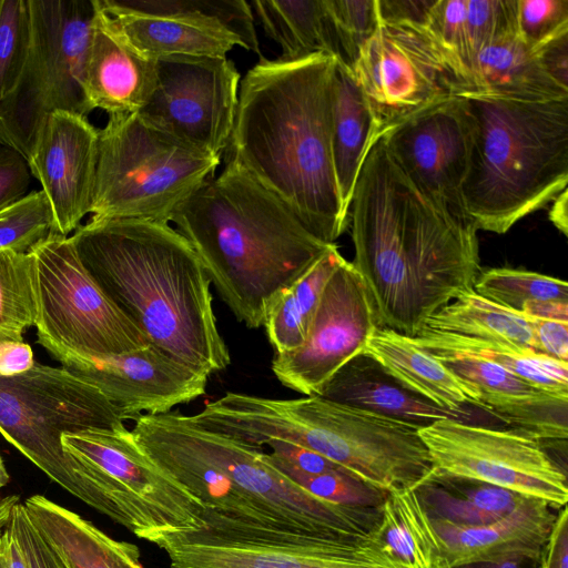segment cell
<instances>
[{
  "label": "cell",
  "mask_w": 568,
  "mask_h": 568,
  "mask_svg": "<svg viewBox=\"0 0 568 568\" xmlns=\"http://www.w3.org/2000/svg\"><path fill=\"white\" fill-rule=\"evenodd\" d=\"M348 222L352 264L379 327L414 337L430 315L474 291L481 271L477 227L418 191L382 136L359 170Z\"/></svg>",
  "instance_id": "obj_1"
},
{
  "label": "cell",
  "mask_w": 568,
  "mask_h": 568,
  "mask_svg": "<svg viewBox=\"0 0 568 568\" xmlns=\"http://www.w3.org/2000/svg\"><path fill=\"white\" fill-rule=\"evenodd\" d=\"M335 58L261 57L240 82L225 163L280 199L323 242L348 224L332 154Z\"/></svg>",
  "instance_id": "obj_2"
},
{
  "label": "cell",
  "mask_w": 568,
  "mask_h": 568,
  "mask_svg": "<svg viewBox=\"0 0 568 568\" xmlns=\"http://www.w3.org/2000/svg\"><path fill=\"white\" fill-rule=\"evenodd\" d=\"M93 280L149 343L211 375L231 356L212 305L211 281L169 223L90 219L71 235Z\"/></svg>",
  "instance_id": "obj_3"
},
{
  "label": "cell",
  "mask_w": 568,
  "mask_h": 568,
  "mask_svg": "<svg viewBox=\"0 0 568 568\" xmlns=\"http://www.w3.org/2000/svg\"><path fill=\"white\" fill-rule=\"evenodd\" d=\"M171 222L248 328L263 326L277 298L332 245L232 163L184 201Z\"/></svg>",
  "instance_id": "obj_4"
},
{
  "label": "cell",
  "mask_w": 568,
  "mask_h": 568,
  "mask_svg": "<svg viewBox=\"0 0 568 568\" xmlns=\"http://www.w3.org/2000/svg\"><path fill=\"white\" fill-rule=\"evenodd\" d=\"M201 426L263 449L272 440L316 452L386 490L414 488L434 469L418 426L325 399L227 392L200 413Z\"/></svg>",
  "instance_id": "obj_5"
},
{
  "label": "cell",
  "mask_w": 568,
  "mask_h": 568,
  "mask_svg": "<svg viewBox=\"0 0 568 568\" xmlns=\"http://www.w3.org/2000/svg\"><path fill=\"white\" fill-rule=\"evenodd\" d=\"M462 97L474 119L465 213L477 230L505 234L567 189L568 98Z\"/></svg>",
  "instance_id": "obj_6"
},
{
  "label": "cell",
  "mask_w": 568,
  "mask_h": 568,
  "mask_svg": "<svg viewBox=\"0 0 568 568\" xmlns=\"http://www.w3.org/2000/svg\"><path fill=\"white\" fill-rule=\"evenodd\" d=\"M120 412L95 387L65 368L34 363L19 375L0 376V433L68 493L111 517L104 474L62 446L63 434L121 433Z\"/></svg>",
  "instance_id": "obj_7"
},
{
  "label": "cell",
  "mask_w": 568,
  "mask_h": 568,
  "mask_svg": "<svg viewBox=\"0 0 568 568\" xmlns=\"http://www.w3.org/2000/svg\"><path fill=\"white\" fill-rule=\"evenodd\" d=\"M220 163L138 113L109 115L99 130L91 219L170 223Z\"/></svg>",
  "instance_id": "obj_8"
},
{
  "label": "cell",
  "mask_w": 568,
  "mask_h": 568,
  "mask_svg": "<svg viewBox=\"0 0 568 568\" xmlns=\"http://www.w3.org/2000/svg\"><path fill=\"white\" fill-rule=\"evenodd\" d=\"M32 38L13 91L0 102V145L28 163L45 119L67 111L88 116L84 63L97 0H29Z\"/></svg>",
  "instance_id": "obj_9"
},
{
  "label": "cell",
  "mask_w": 568,
  "mask_h": 568,
  "mask_svg": "<svg viewBox=\"0 0 568 568\" xmlns=\"http://www.w3.org/2000/svg\"><path fill=\"white\" fill-rule=\"evenodd\" d=\"M34 258L38 343L51 355L104 358L146 347L148 337L104 294L71 236L52 233Z\"/></svg>",
  "instance_id": "obj_10"
},
{
  "label": "cell",
  "mask_w": 568,
  "mask_h": 568,
  "mask_svg": "<svg viewBox=\"0 0 568 568\" xmlns=\"http://www.w3.org/2000/svg\"><path fill=\"white\" fill-rule=\"evenodd\" d=\"M352 72L378 138L423 110L470 90L462 65L424 27L409 23L379 22Z\"/></svg>",
  "instance_id": "obj_11"
},
{
  "label": "cell",
  "mask_w": 568,
  "mask_h": 568,
  "mask_svg": "<svg viewBox=\"0 0 568 568\" xmlns=\"http://www.w3.org/2000/svg\"><path fill=\"white\" fill-rule=\"evenodd\" d=\"M62 446L105 475L118 524L138 538L156 544L204 528L203 504L149 458L131 430L63 434Z\"/></svg>",
  "instance_id": "obj_12"
},
{
  "label": "cell",
  "mask_w": 568,
  "mask_h": 568,
  "mask_svg": "<svg viewBox=\"0 0 568 568\" xmlns=\"http://www.w3.org/2000/svg\"><path fill=\"white\" fill-rule=\"evenodd\" d=\"M111 28L140 55L225 58L234 47L260 54L244 0H97Z\"/></svg>",
  "instance_id": "obj_13"
},
{
  "label": "cell",
  "mask_w": 568,
  "mask_h": 568,
  "mask_svg": "<svg viewBox=\"0 0 568 568\" xmlns=\"http://www.w3.org/2000/svg\"><path fill=\"white\" fill-rule=\"evenodd\" d=\"M169 568H399L369 537H324L234 526L169 535Z\"/></svg>",
  "instance_id": "obj_14"
},
{
  "label": "cell",
  "mask_w": 568,
  "mask_h": 568,
  "mask_svg": "<svg viewBox=\"0 0 568 568\" xmlns=\"http://www.w3.org/2000/svg\"><path fill=\"white\" fill-rule=\"evenodd\" d=\"M418 433L436 470L541 499L554 509L567 506V470L536 439L455 418L434 422Z\"/></svg>",
  "instance_id": "obj_15"
},
{
  "label": "cell",
  "mask_w": 568,
  "mask_h": 568,
  "mask_svg": "<svg viewBox=\"0 0 568 568\" xmlns=\"http://www.w3.org/2000/svg\"><path fill=\"white\" fill-rule=\"evenodd\" d=\"M156 62L155 89L138 114L182 143L222 159L241 82L233 61L227 57H178Z\"/></svg>",
  "instance_id": "obj_16"
},
{
  "label": "cell",
  "mask_w": 568,
  "mask_h": 568,
  "mask_svg": "<svg viewBox=\"0 0 568 568\" xmlns=\"http://www.w3.org/2000/svg\"><path fill=\"white\" fill-rule=\"evenodd\" d=\"M377 327L367 286L345 260L321 295L304 343L275 353L272 371L283 386L305 396L318 395L335 372L363 352Z\"/></svg>",
  "instance_id": "obj_17"
},
{
  "label": "cell",
  "mask_w": 568,
  "mask_h": 568,
  "mask_svg": "<svg viewBox=\"0 0 568 568\" xmlns=\"http://www.w3.org/2000/svg\"><path fill=\"white\" fill-rule=\"evenodd\" d=\"M381 136L394 162L418 191L442 209L469 220L463 185L473 150L474 119L464 97L425 109Z\"/></svg>",
  "instance_id": "obj_18"
},
{
  "label": "cell",
  "mask_w": 568,
  "mask_h": 568,
  "mask_svg": "<svg viewBox=\"0 0 568 568\" xmlns=\"http://www.w3.org/2000/svg\"><path fill=\"white\" fill-rule=\"evenodd\" d=\"M75 377L99 389L124 420L169 413L205 394L209 375L146 347L104 358L51 355Z\"/></svg>",
  "instance_id": "obj_19"
},
{
  "label": "cell",
  "mask_w": 568,
  "mask_h": 568,
  "mask_svg": "<svg viewBox=\"0 0 568 568\" xmlns=\"http://www.w3.org/2000/svg\"><path fill=\"white\" fill-rule=\"evenodd\" d=\"M99 129L87 116L57 111L44 121L30 173L41 184L54 220V233L68 236L91 212Z\"/></svg>",
  "instance_id": "obj_20"
},
{
  "label": "cell",
  "mask_w": 568,
  "mask_h": 568,
  "mask_svg": "<svg viewBox=\"0 0 568 568\" xmlns=\"http://www.w3.org/2000/svg\"><path fill=\"white\" fill-rule=\"evenodd\" d=\"M466 387L474 406L509 429L544 443L567 442L568 398L540 390L501 366L478 357L428 352Z\"/></svg>",
  "instance_id": "obj_21"
},
{
  "label": "cell",
  "mask_w": 568,
  "mask_h": 568,
  "mask_svg": "<svg viewBox=\"0 0 568 568\" xmlns=\"http://www.w3.org/2000/svg\"><path fill=\"white\" fill-rule=\"evenodd\" d=\"M545 500L526 497L510 514L481 526L430 520L439 547L438 568L528 555L540 557L556 516Z\"/></svg>",
  "instance_id": "obj_22"
},
{
  "label": "cell",
  "mask_w": 568,
  "mask_h": 568,
  "mask_svg": "<svg viewBox=\"0 0 568 568\" xmlns=\"http://www.w3.org/2000/svg\"><path fill=\"white\" fill-rule=\"evenodd\" d=\"M156 75L158 62L134 51L111 28L97 1L84 63V90L92 111L138 113L150 100Z\"/></svg>",
  "instance_id": "obj_23"
},
{
  "label": "cell",
  "mask_w": 568,
  "mask_h": 568,
  "mask_svg": "<svg viewBox=\"0 0 568 568\" xmlns=\"http://www.w3.org/2000/svg\"><path fill=\"white\" fill-rule=\"evenodd\" d=\"M318 396L420 428L445 418L466 422L464 416L440 408L403 386L364 353L335 372Z\"/></svg>",
  "instance_id": "obj_24"
},
{
  "label": "cell",
  "mask_w": 568,
  "mask_h": 568,
  "mask_svg": "<svg viewBox=\"0 0 568 568\" xmlns=\"http://www.w3.org/2000/svg\"><path fill=\"white\" fill-rule=\"evenodd\" d=\"M32 523L71 568H144L139 548L119 541L42 495L26 499Z\"/></svg>",
  "instance_id": "obj_25"
},
{
  "label": "cell",
  "mask_w": 568,
  "mask_h": 568,
  "mask_svg": "<svg viewBox=\"0 0 568 568\" xmlns=\"http://www.w3.org/2000/svg\"><path fill=\"white\" fill-rule=\"evenodd\" d=\"M362 353L377 361L403 386L440 408L466 418L464 407L474 405L462 382L408 336L377 327Z\"/></svg>",
  "instance_id": "obj_26"
},
{
  "label": "cell",
  "mask_w": 568,
  "mask_h": 568,
  "mask_svg": "<svg viewBox=\"0 0 568 568\" xmlns=\"http://www.w3.org/2000/svg\"><path fill=\"white\" fill-rule=\"evenodd\" d=\"M468 79V93L524 101L568 98V90L548 75L517 34L481 49L469 65Z\"/></svg>",
  "instance_id": "obj_27"
},
{
  "label": "cell",
  "mask_w": 568,
  "mask_h": 568,
  "mask_svg": "<svg viewBox=\"0 0 568 568\" xmlns=\"http://www.w3.org/2000/svg\"><path fill=\"white\" fill-rule=\"evenodd\" d=\"M414 338L481 342L536 352L528 316L501 307L474 291L460 294L430 315Z\"/></svg>",
  "instance_id": "obj_28"
},
{
  "label": "cell",
  "mask_w": 568,
  "mask_h": 568,
  "mask_svg": "<svg viewBox=\"0 0 568 568\" xmlns=\"http://www.w3.org/2000/svg\"><path fill=\"white\" fill-rule=\"evenodd\" d=\"M376 139L373 114L352 70L335 59L332 154L342 209L347 216L359 170Z\"/></svg>",
  "instance_id": "obj_29"
},
{
  "label": "cell",
  "mask_w": 568,
  "mask_h": 568,
  "mask_svg": "<svg viewBox=\"0 0 568 568\" xmlns=\"http://www.w3.org/2000/svg\"><path fill=\"white\" fill-rule=\"evenodd\" d=\"M413 489L430 520L466 527L497 521L526 498L501 487L436 469Z\"/></svg>",
  "instance_id": "obj_30"
},
{
  "label": "cell",
  "mask_w": 568,
  "mask_h": 568,
  "mask_svg": "<svg viewBox=\"0 0 568 568\" xmlns=\"http://www.w3.org/2000/svg\"><path fill=\"white\" fill-rule=\"evenodd\" d=\"M371 539L399 568H438L437 537L413 488L388 491Z\"/></svg>",
  "instance_id": "obj_31"
},
{
  "label": "cell",
  "mask_w": 568,
  "mask_h": 568,
  "mask_svg": "<svg viewBox=\"0 0 568 568\" xmlns=\"http://www.w3.org/2000/svg\"><path fill=\"white\" fill-rule=\"evenodd\" d=\"M266 36L281 48L282 61L313 54L336 58L335 38L323 0L250 2Z\"/></svg>",
  "instance_id": "obj_32"
},
{
  "label": "cell",
  "mask_w": 568,
  "mask_h": 568,
  "mask_svg": "<svg viewBox=\"0 0 568 568\" xmlns=\"http://www.w3.org/2000/svg\"><path fill=\"white\" fill-rule=\"evenodd\" d=\"M344 261L337 245L332 244L271 307L263 326L275 353L293 351L304 343L321 295Z\"/></svg>",
  "instance_id": "obj_33"
},
{
  "label": "cell",
  "mask_w": 568,
  "mask_h": 568,
  "mask_svg": "<svg viewBox=\"0 0 568 568\" xmlns=\"http://www.w3.org/2000/svg\"><path fill=\"white\" fill-rule=\"evenodd\" d=\"M410 338L428 352L460 354L489 361L540 390L568 398V362L532 351L481 342Z\"/></svg>",
  "instance_id": "obj_34"
},
{
  "label": "cell",
  "mask_w": 568,
  "mask_h": 568,
  "mask_svg": "<svg viewBox=\"0 0 568 568\" xmlns=\"http://www.w3.org/2000/svg\"><path fill=\"white\" fill-rule=\"evenodd\" d=\"M37 298L32 253L0 251V339L22 342L34 326Z\"/></svg>",
  "instance_id": "obj_35"
},
{
  "label": "cell",
  "mask_w": 568,
  "mask_h": 568,
  "mask_svg": "<svg viewBox=\"0 0 568 568\" xmlns=\"http://www.w3.org/2000/svg\"><path fill=\"white\" fill-rule=\"evenodd\" d=\"M473 290L479 296L519 314L529 301H568L566 281L510 267L480 271Z\"/></svg>",
  "instance_id": "obj_36"
},
{
  "label": "cell",
  "mask_w": 568,
  "mask_h": 568,
  "mask_svg": "<svg viewBox=\"0 0 568 568\" xmlns=\"http://www.w3.org/2000/svg\"><path fill=\"white\" fill-rule=\"evenodd\" d=\"M52 233V210L41 190L0 209V251L30 253Z\"/></svg>",
  "instance_id": "obj_37"
},
{
  "label": "cell",
  "mask_w": 568,
  "mask_h": 568,
  "mask_svg": "<svg viewBox=\"0 0 568 568\" xmlns=\"http://www.w3.org/2000/svg\"><path fill=\"white\" fill-rule=\"evenodd\" d=\"M268 462L310 494L338 505L379 508L388 491L348 470L311 475L266 453Z\"/></svg>",
  "instance_id": "obj_38"
},
{
  "label": "cell",
  "mask_w": 568,
  "mask_h": 568,
  "mask_svg": "<svg viewBox=\"0 0 568 568\" xmlns=\"http://www.w3.org/2000/svg\"><path fill=\"white\" fill-rule=\"evenodd\" d=\"M32 38L29 0H0V102L14 89Z\"/></svg>",
  "instance_id": "obj_39"
},
{
  "label": "cell",
  "mask_w": 568,
  "mask_h": 568,
  "mask_svg": "<svg viewBox=\"0 0 568 568\" xmlns=\"http://www.w3.org/2000/svg\"><path fill=\"white\" fill-rule=\"evenodd\" d=\"M323 1L335 38V59L352 70L364 45L378 28L376 0Z\"/></svg>",
  "instance_id": "obj_40"
},
{
  "label": "cell",
  "mask_w": 568,
  "mask_h": 568,
  "mask_svg": "<svg viewBox=\"0 0 568 568\" xmlns=\"http://www.w3.org/2000/svg\"><path fill=\"white\" fill-rule=\"evenodd\" d=\"M510 34H516V0H467L469 65L481 49Z\"/></svg>",
  "instance_id": "obj_41"
},
{
  "label": "cell",
  "mask_w": 568,
  "mask_h": 568,
  "mask_svg": "<svg viewBox=\"0 0 568 568\" xmlns=\"http://www.w3.org/2000/svg\"><path fill=\"white\" fill-rule=\"evenodd\" d=\"M568 30V0H516V34L531 50Z\"/></svg>",
  "instance_id": "obj_42"
},
{
  "label": "cell",
  "mask_w": 568,
  "mask_h": 568,
  "mask_svg": "<svg viewBox=\"0 0 568 568\" xmlns=\"http://www.w3.org/2000/svg\"><path fill=\"white\" fill-rule=\"evenodd\" d=\"M466 10L467 0H435L425 29L462 65L468 77Z\"/></svg>",
  "instance_id": "obj_43"
},
{
  "label": "cell",
  "mask_w": 568,
  "mask_h": 568,
  "mask_svg": "<svg viewBox=\"0 0 568 568\" xmlns=\"http://www.w3.org/2000/svg\"><path fill=\"white\" fill-rule=\"evenodd\" d=\"M9 524L24 554L29 568H71L32 523L24 504L18 501L13 506Z\"/></svg>",
  "instance_id": "obj_44"
},
{
  "label": "cell",
  "mask_w": 568,
  "mask_h": 568,
  "mask_svg": "<svg viewBox=\"0 0 568 568\" xmlns=\"http://www.w3.org/2000/svg\"><path fill=\"white\" fill-rule=\"evenodd\" d=\"M30 176L27 161L17 151L0 145V209L27 194Z\"/></svg>",
  "instance_id": "obj_45"
},
{
  "label": "cell",
  "mask_w": 568,
  "mask_h": 568,
  "mask_svg": "<svg viewBox=\"0 0 568 568\" xmlns=\"http://www.w3.org/2000/svg\"><path fill=\"white\" fill-rule=\"evenodd\" d=\"M266 446L271 448L270 454L273 457L306 474L347 470L316 452L288 442L272 440Z\"/></svg>",
  "instance_id": "obj_46"
},
{
  "label": "cell",
  "mask_w": 568,
  "mask_h": 568,
  "mask_svg": "<svg viewBox=\"0 0 568 568\" xmlns=\"http://www.w3.org/2000/svg\"><path fill=\"white\" fill-rule=\"evenodd\" d=\"M529 320L536 352L568 362V322L536 317H529Z\"/></svg>",
  "instance_id": "obj_47"
},
{
  "label": "cell",
  "mask_w": 568,
  "mask_h": 568,
  "mask_svg": "<svg viewBox=\"0 0 568 568\" xmlns=\"http://www.w3.org/2000/svg\"><path fill=\"white\" fill-rule=\"evenodd\" d=\"M532 52L548 75L568 90V30L549 38Z\"/></svg>",
  "instance_id": "obj_48"
},
{
  "label": "cell",
  "mask_w": 568,
  "mask_h": 568,
  "mask_svg": "<svg viewBox=\"0 0 568 568\" xmlns=\"http://www.w3.org/2000/svg\"><path fill=\"white\" fill-rule=\"evenodd\" d=\"M435 0H376L379 22L426 26Z\"/></svg>",
  "instance_id": "obj_49"
},
{
  "label": "cell",
  "mask_w": 568,
  "mask_h": 568,
  "mask_svg": "<svg viewBox=\"0 0 568 568\" xmlns=\"http://www.w3.org/2000/svg\"><path fill=\"white\" fill-rule=\"evenodd\" d=\"M540 568H568V507L559 509L540 557Z\"/></svg>",
  "instance_id": "obj_50"
},
{
  "label": "cell",
  "mask_w": 568,
  "mask_h": 568,
  "mask_svg": "<svg viewBox=\"0 0 568 568\" xmlns=\"http://www.w3.org/2000/svg\"><path fill=\"white\" fill-rule=\"evenodd\" d=\"M33 352L29 344L0 339V376L10 377L28 372L34 365Z\"/></svg>",
  "instance_id": "obj_51"
},
{
  "label": "cell",
  "mask_w": 568,
  "mask_h": 568,
  "mask_svg": "<svg viewBox=\"0 0 568 568\" xmlns=\"http://www.w3.org/2000/svg\"><path fill=\"white\" fill-rule=\"evenodd\" d=\"M521 314L529 317L568 322V301H529L524 305Z\"/></svg>",
  "instance_id": "obj_52"
},
{
  "label": "cell",
  "mask_w": 568,
  "mask_h": 568,
  "mask_svg": "<svg viewBox=\"0 0 568 568\" xmlns=\"http://www.w3.org/2000/svg\"><path fill=\"white\" fill-rule=\"evenodd\" d=\"M6 568H29L24 554L9 521L0 537Z\"/></svg>",
  "instance_id": "obj_53"
},
{
  "label": "cell",
  "mask_w": 568,
  "mask_h": 568,
  "mask_svg": "<svg viewBox=\"0 0 568 568\" xmlns=\"http://www.w3.org/2000/svg\"><path fill=\"white\" fill-rule=\"evenodd\" d=\"M540 557L520 555L499 560L467 562L449 568H540Z\"/></svg>",
  "instance_id": "obj_54"
},
{
  "label": "cell",
  "mask_w": 568,
  "mask_h": 568,
  "mask_svg": "<svg viewBox=\"0 0 568 568\" xmlns=\"http://www.w3.org/2000/svg\"><path fill=\"white\" fill-rule=\"evenodd\" d=\"M549 210V221L565 236L568 235V191L565 189L552 201Z\"/></svg>",
  "instance_id": "obj_55"
},
{
  "label": "cell",
  "mask_w": 568,
  "mask_h": 568,
  "mask_svg": "<svg viewBox=\"0 0 568 568\" xmlns=\"http://www.w3.org/2000/svg\"><path fill=\"white\" fill-rule=\"evenodd\" d=\"M20 501L18 496H8L0 500V537L9 521L13 506Z\"/></svg>",
  "instance_id": "obj_56"
},
{
  "label": "cell",
  "mask_w": 568,
  "mask_h": 568,
  "mask_svg": "<svg viewBox=\"0 0 568 568\" xmlns=\"http://www.w3.org/2000/svg\"><path fill=\"white\" fill-rule=\"evenodd\" d=\"M9 481V474L4 467V464L0 456V489L4 487Z\"/></svg>",
  "instance_id": "obj_57"
},
{
  "label": "cell",
  "mask_w": 568,
  "mask_h": 568,
  "mask_svg": "<svg viewBox=\"0 0 568 568\" xmlns=\"http://www.w3.org/2000/svg\"><path fill=\"white\" fill-rule=\"evenodd\" d=\"M0 568H6L4 558H3V552H2V549H1V545H0Z\"/></svg>",
  "instance_id": "obj_58"
}]
</instances>
